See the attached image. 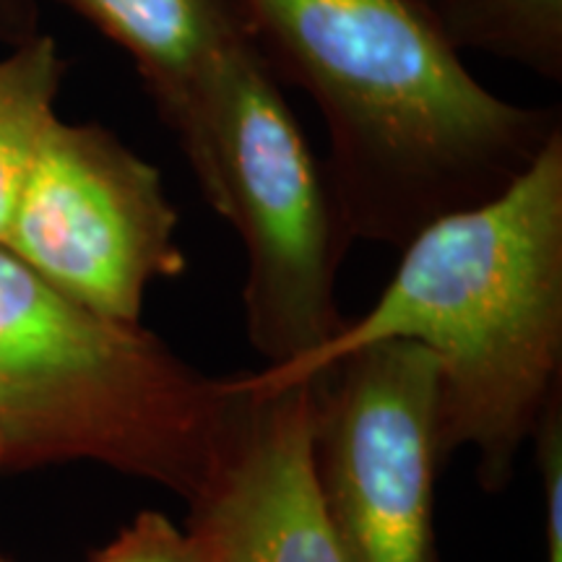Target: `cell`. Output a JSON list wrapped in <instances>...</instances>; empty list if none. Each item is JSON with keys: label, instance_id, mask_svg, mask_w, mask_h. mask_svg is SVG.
Segmentation results:
<instances>
[{"label": "cell", "instance_id": "9", "mask_svg": "<svg viewBox=\"0 0 562 562\" xmlns=\"http://www.w3.org/2000/svg\"><path fill=\"white\" fill-rule=\"evenodd\" d=\"M63 74L66 63L50 34L24 40L0 58V245L42 144L58 121L55 102Z\"/></svg>", "mask_w": 562, "mask_h": 562}, {"label": "cell", "instance_id": "5", "mask_svg": "<svg viewBox=\"0 0 562 562\" xmlns=\"http://www.w3.org/2000/svg\"><path fill=\"white\" fill-rule=\"evenodd\" d=\"M311 385V472L341 562H438V362L414 341L351 351Z\"/></svg>", "mask_w": 562, "mask_h": 562}, {"label": "cell", "instance_id": "11", "mask_svg": "<svg viewBox=\"0 0 562 562\" xmlns=\"http://www.w3.org/2000/svg\"><path fill=\"white\" fill-rule=\"evenodd\" d=\"M89 562H193V547L170 516L144 510Z\"/></svg>", "mask_w": 562, "mask_h": 562}, {"label": "cell", "instance_id": "12", "mask_svg": "<svg viewBox=\"0 0 562 562\" xmlns=\"http://www.w3.org/2000/svg\"><path fill=\"white\" fill-rule=\"evenodd\" d=\"M544 495V562H562V393L533 432Z\"/></svg>", "mask_w": 562, "mask_h": 562}, {"label": "cell", "instance_id": "14", "mask_svg": "<svg viewBox=\"0 0 562 562\" xmlns=\"http://www.w3.org/2000/svg\"><path fill=\"white\" fill-rule=\"evenodd\" d=\"M0 562H13L11 558H9V554H5L3 550H0Z\"/></svg>", "mask_w": 562, "mask_h": 562}, {"label": "cell", "instance_id": "7", "mask_svg": "<svg viewBox=\"0 0 562 562\" xmlns=\"http://www.w3.org/2000/svg\"><path fill=\"white\" fill-rule=\"evenodd\" d=\"M237 398L188 497L193 562H341L311 472V385H252Z\"/></svg>", "mask_w": 562, "mask_h": 562}, {"label": "cell", "instance_id": "4", "mask_svg": "<svg viewBox=\"0 0 562 562\" xmlns=\"http://www.w3.org/2000/svg\"><path fill=\"white\" fill-rule=\"evenodd\" d=\"M214 211L248 256L245 331L266 368L313 355L344 328L336 277L349 237L323 167L256 42L232 55L214 108Z\"/></svg>", "mask_w": 562, "mask_h": 562}, {"label": "cell", "instance_id": "8", "mask_svg": "<svg viewBox=\"0 0 562 562\" xmlns=\"http://www.w3.org/2000/svg\"><path fill=\"white\" fill-rule=\"evenodd\" d=\"M136 66L211 209L220 193L214 108L232 55L256 42L243 0H60Z\"/></svg>", "mask_w": 562, "mask_h": 562}, {"label": "cell", "instance_id": "2", "mask_svg": "<svg viewBox=\"0 0 562 562\" xmlns=\"http://www.w3.org/2000/svg\"><path fill=\"white\" fill-rule=\"evenodd\" d=\"M381 297L313 355L245 372L284 389L381 341H414L438 362L442 461L476 453L501 492L562 393V128L516 180L480 206L422 227Z\"/></svg>", "mask_w": 562, "mask_h": 562}, {"label": "cell", "instance_id": "10", "mask_svg": "<svg viewBox=\"0 0 562 562\" xmlns=\"http://www.w3.org/2000/svg\"><path fill=\"white\" fill-rule=\"evenodd\" d=\"M427 16L456 53H484L562 81V0H435Z\"/></svg>", "mask_w": 562, "mask_h": 562}, {"label": "cell", "instance_id": "6", "mask_svg": "<svg viewBox=\"0 0 562 562\" xmlns=\"http://www.w3.org/2000/svg\"><path fill=\"white\" fill-rule=\"evenodd\" d=\"M5 248L102 318L140 326L146 290L186 273L161 172L97 123L55 121Z\"/></svg>", "mask_w": 562, "mask_h": 562}, {"label": "cell", "instance_id": "13", "mask_svg": "<svg viewBox=\"0 0 562 562\" xmlns=\"http://www.w3.org/2000/svg\"><path fill=\"white\" fill-rule=\"evenodd\" d=\"M409 3H414V5H419V9H425V11H430V9H432V3H435V0H409Z\"/></svg>", "mask_w": 562, "mask_h": 562}, {"label": "cell", "instance_id": "3", "mask_svg": "<svg viewBox=\"0 0 562 562\" xmlns=\"http://www.w3.org/2000/svg\"><path fill=\"white\" fill-rule=\"evenodd\" d=\"M235 398L232 375L87 311L0 245V472L91 461L188 501Z\"/></svg>", "mask_w": 562, "mask_h": 562}, {"label": "cell", "instance_id": "1", "mask_svg": "<svg viewBox=\"0 0 562 562\" xmlns=\"http://www.w3.org/2000/svg\"><path fill=\"white\" fill-rule=\"evenodd\" d=\"M273 76L311 97L351 240L404 248L440 216L503 193L562 110L497 97L409 0H243Z\"/></svg>", "mask_w": 562, "mask_h": 562}]
</instances>
